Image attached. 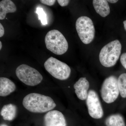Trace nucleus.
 I'll return each mask as SVG.
<instances>
[{
  "instance_id": "8",
  "label": "nucleus",
  "mask_w": 126,
  "mask_h": 126,
  "mask_svg": "<svg viewBox=\"0 0 126 126\" xmlns=\"http://www.w3.org/2000/svg\"><path fill=\"white\" fill-rule=\"evenodd\" d=\"M89 114L94 119H98L103 116V111L98 95L94 90H89L86 99Z\"/></svg>"
},
{
  "instance_id": "25",
  "label": "nucleus",
  "mask_w": 126,
  "mask_h": 126,
  "mask_svg": "<svg viewBox=\"0 0 126 126\" xmlns=\"http://www.w3.org/2000/svg\"><path fill=\"white\" fill-rule=\"evenodd\" d=\"M0 126H8L7 125H6V124H1Z\"/></svg>"
},
{
  "instance_id": "6",
  "label": "nucleus",
  "mask_w": 126,
  "mask_h": 126,
  "mask_svg": "<svg viewBox=\"0 0 126 126\" xmlns=\"http://www.w3.org/2000/svg\"><path fill=\"white\" fill-rule=\"evenodd\" d=\"M76 28L79 38L84 44H88L93 40L95 29L90 18L85 16L79 17L76 21Z\"/></svg>"
},
{
  "instance_id": "5",
  "label": "nucleus",
  "mask_w": 126,
  "mask_h": 126,
  "mask_svg": "<svg viewBox=\"0 0 126 126\" xmlns=\"http://www.w3.org/2000/svg\"><path fill=\"white\" fill-rule=\"evenodd\" d=\"M44 66L50 74L60 80L67 79L71 73V69L67 64L53 57L46 60Z\"/></svg>"
},
{
  "instance_id": "15",
  "label": "nucleus",
  "mask_w": 126,
  "mask_h": 126,
  "mask_svg": "<svg viewBox=\"0 0 126 126\" xmlns=\"http://www.w3.org/2000/svg\"><path fill=\"white\" fill-rule=\"evenodd\" d=\"M106 126H126L124 118L120 114L110 115L105 121Z\"/></svg>"
},
{
  "instance_id": "23",
  "label": "nucleus",
  "mask_w": 126,
  "mask_h": 126,
  "mask_svg": "<svg viewBox=\"0 0 126 126\" xmlns=\"http://www.w3.org/2000/svg\"><path fill=\"white\" fill-rule=\"evenodd\" d=\"M123 24H124V29H125V30L126 31V20L124 21L123 22Z\"/></svg>"
},
{
  "instance_id": "2",
  "label": "nucleus",
  "mask_w": 126,
  "mask_h": 126,
  "mask_svg": "<svg viewBox=\"0 0 126 126\" xmlns=\"http://www.w3.org/2000/svg\"><path fill=\"white\" fill-rule=\"evenodd\" d=\"M121 50V44L118 40L104 46L99 54V61L102 65L106 67L114 66L119 59Z\"/></svg>"
},
{
  "instance_id": "13",
  "label": "nucleus",
  "mask_w": 126,
  "mask_h": 126,
  "mask_svg": "<svg viewBox=\"0 0 126 126\" xmlns=\"http://www.w3.org/2000/svg\"><path fill=\"white\" fill-rule=\"evenodd\" d=\"M93 5L96 12L103 17H105L110 13V8L107 0H94Z\"/></svg>"
},
{
  "instance_id": "12",
  "label": "nucleus",
  "mask_w": 126,
  "mask_h": 126,
  "mask_svg": "<svg viewBox=\"0 0 126 126\" xmlns=\"http://www.w3.org/2000/svg\"><path fill=\"white\" fill-rule=\"evenodd\" d=\"M16 11V7L11 0H2L0 2V19H4L6 14L14 13Z\"/></svg>"
},
{
  "instance_id": "17",
  "label": "nucleus",
  "mask_w": 126,
  "mask_h": 126,
  "mask_svg": "<svg viewBox=\"0 0 126 126\" xmlns=\"http://www.w3.org/2000/svg\"><path fill=\"white\" fill-rule=\"evenodd\" d=\"M36 13L38 14L39 20L41 21V23L43 25L47 24V15L42 8L37 7Z\"/></svg>"
},
{
  "instance_id": "7",
  "label": "nucleus",
  "mask_w": 126,
  "mask_h": 126,
  "mask_svg": "<svg viewBox=\"0 0 126 126\" xmlns=\"http://www.w3.org/2000/svg\"><path fill=\"white\" fill-rule=\"evenodd\" d=\"M119 93L116 77L112 75L106 78L101 89V95L103 101L107 103H112L117 99Z\"/></svg>"
},
{
  "instance_id": "20",
  "label": "nucleus",
  "mask_w": 126,
  "mask_h": 126,
  "mask_svg": "<svg viewBox=\"0 0 126 126\" xmlns=\"http://www.w3.org/2000/svg\"><path fill=\"white\" fill-rule=\"evenodd\" d=\"M70 1L68 0H58V2L59 4L62 7L67 6L68 5Z\"/></svg>"
},
{
  "instance_id": "24",
  "label": "nucleus",
  "mask_w": 126,
  "mask_h": 126,
  "mask_svg": "<svg viewBox=\"0 0 126 126\" xmlns=\"http://www.w3.org/2000/svg\"><path fill=\"white\" fill-rule=\"evenodd\" d=\"M2 43H1V41H0V50H1V48H2Z\"/></svg>"
},
{
  "instance_id": "19",
  "label": "nucleus",
  "mask_w": 126,
  "mask_h": 126,
  "mask_svg": "<svg viewBox=\"0 0 126 126\" xmlns=\"http://www.w3.org/2000/svg\"><path fill=\"white\" fill-rule=\"evenodd\" d=\"M120 61L122 65L126 69V53H124L122 55L120 58Z\"/></svg>"
},
{
  "instance_id": "21",
  "label": "nucleus",
  "mask_w": 126,
  "mask_h": 126,
  "mask_svg": "<svg viewBox=\"0 0 126 126\" xmlns=\"http://www.w3.org/2000/svg\"><path fill=\"white\" fill-rule=\"evenodd\" d=\"M4 34V29L3 26L0 23V37L1 38Z\"/></svg>"
},
{
  "instance_id": "9",
  "label": "nucleus",
  "mask_w": 126,
  "mask_h": 126,
  "mask_svg": "<svg viewBox=\"0 0 126 126\" xmlns=\"http://www.w3.org/2000/svg\"><path fill=\"white\" fill-rule=\"evenodd\" d=\"M45 126H66V120L63 113L58 110H51L44 116Z\"/></svg>"
},
{
  "instance_id": "1",
  "label": "nucleus",
  "mask_w": 126,
  "mask_h": 126,
  "mask_svg": "<svg viewBox=\"0 0 126 126\" xmlns=\"http://www.w3.org/2000/svg\"><path fill=\"white\" fill-rule=\"evenodd\" d=\"M23 104L29 111L39 113L49 111L56 106L50 97L35 93L30 94L25 97Z\"/></svg>"
},
{
  "instance_id": "16",
  "label": "nucleus",
  "mask_w": 126,
  "mask_h": 126,
  "mask_svg": "<svg viewBox=\"0 0 126 126\" xmlns=\"http://www.w3.org/2000/svg\"><path fill=\"white\" fill-rule=\"evenodd\" d=\"M118 85L119 93L122 97L126 98V73H123L118 79Z\"/></svg>"
},
{
  "instance_id": "10",
  "label": "nucleus",
  "mask_w": 126,
  "mask_h": 126,
  "mask_svg": "<svg viewBox=\"0 0 126 126\" xmlns=\"http://www.w3.org/2000/svg\"><path fill=\"white\" fill-rule=\"evenodd\" d=\"M75 92L77 97L81 100L87 99L89 83L86 78H81L74 85Z\"/></svg>"
},
{
  "instance_id": "4",
  "label": "nucleus",
  "mask_w": 126,
  "mask_h": 126,
  "mask_svg": "<svg viewBox=\"0 0 126 126\" xmlns=\"http://www.w3.org/2000/svg\"><path fill=\"white\" fill-rule=\"evenodd\" d=\"M16 77L27 86H36L43 80V77L36 69L25 64L19 65L16 70Z\"/></svg>"
},
{
  "instance_id": "18",
  "label": "nucleus",
  "mask_w": 126,
  "mask_h": 126,
  "mask_svg": "<svg viewBox=\"0 0 126 126\" xmlns=\"http://www.w3.org/2000/svg\"><path fill=\"white\" fill-rule=\"evenodd\" d=\"M40 1L41 3L45 5H47L52 6L56 2L55 0H41Z\"/></svg>"
},
{
  "instance_id": "3",
  "label": "nucleus",
  "mask_w": 126,
  "mask_h": 126,
  "mask_svg": "<svg viewBox=\"0 0 126 126\" xmlns=\"http://www.w3.org/2000/svg\"><path fill=\"white\" fill-rule=\"evenodd\" d=\"M46 48L54 54L61 55L67 51L68 44L66 39L58 30H53L47 33L45 37Z\"/></svg>"
},
{
  "instance_id": "14",
  "label": "nucleus",
  "mask_w": 126,
  "mask_h": 126,
  "mask_svg": "<svg viewBox=\"0 0 126 126\" xmlns=\"http://www.w3.org/2000/svg\"><path fill=\"white\" fill-rule=\"evenodd\" d=\"M17 108L16 106L12 104L5 105L0 111V115L6 121H11L16 117Z\"/></svg>"
},
{
  "instance_id": "11",
  "label": "nucleus",
  "mask_w": 126,
  "mask_h": 126,
  "mask_svg": "<svg viewBox=\"0 0 126 126\" xmlns=\"http://www.w3.org/2000/svg\"><path fill=\"white\" fill-rule=\"evenodd\" d=\"M15 84L10 79L4 77L0 78V96L5 97L16 90Z\"/></svg>"
},
{
  "instance_id": "22",
  "label": "nucleus",
  "mask_w": 126,
  "mask_h": 126,
  "mask_svg": "<svg viewBox=\"0 0 126 126\" xmlns=\"http://www.w3.org/2000/svg\"><path fill=\"white\" fill-rule=\"evenodd\" d=\"M108 2H110V3H115L116 2H117L118 1V0H107Z\"/></svg>"
}]
</instances>
